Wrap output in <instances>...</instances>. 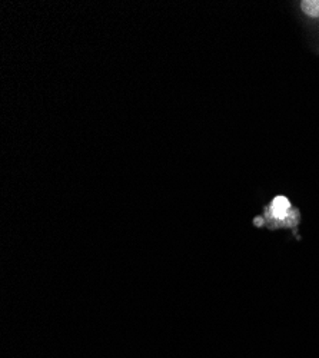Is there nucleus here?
Returning <instances> with one entry per match:
<instances>
[{
  "label": "nucleus",
  "mask_w": 319,
  "mask_h": 358,
  "mask_svg": "<svg viewBox=\"0 0 319 358\" xmlns=\"http://www.w3.org/2000/svg\"><path fill=\"white\" fill-rule=\"evenodd\" d=\"M292 214V205L286 196H276L269 205V215L278 222L286 221Z\"/></svg>",
  "instance_id": "1"
},
{
  "label": "nucleus",
  "mask_w": 319,
  "mask_h": 358,
  "mask_svg": "<svg viewBox=\"0 0 319 358\" xmlns=\"http://www.w3.org/2000/svg\"><path fill=\"white\" fill-rule=\"evenodd\" d=\"M298 5L304 16L309 19H319V0H302Z\"/></svg>",
  "instance_id": "2"
}]
</instances>
